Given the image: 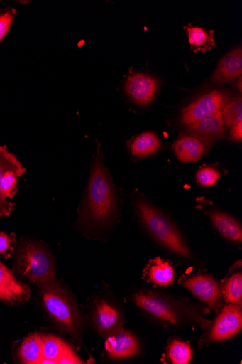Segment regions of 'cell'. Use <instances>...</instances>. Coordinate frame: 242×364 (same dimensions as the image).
Segmentation results:
<instances>
[{
	"mask_svg": "<svg viewBox=\"0 0 242 364\" xmlns=\"http://www.w3.org/2000/svg\"><path fill=\"white\" fill-rule=\"evenodd\" d=\"M133 301L148 318L167 330L194 326L205 332L213 321L206 318L210 313L207 306L153 289L136 291L133 295Z\"/></svg>",
	"mask_w": 242,
	"mask_h": 364,
	"instance_id": "obj_1",
	"label": "cell"
},
{
	"mask_svg": "<svg viewBox=\"0 0 242 364\" xmlns=\"http://www.w3.org/2000/svg\"><path fill=\"white\" fill-rule=\"evenodd\" d=\"M134 209L138 219L149 236L165 251L185 261L194 260V255L181 231L163 211L146 198L137 197Z\"/></svg>",
	"mask_w": 242,
	"mask_h": 364,
	"instance_id": "obj_2",
	"label": "cell"
},
{
	"mask_svg": "<svg viewBox=\"0 0 242 364\" xmlns=\"http://www.w3.org/2000/svg\"><path fill=\"white\" fill-rule=\"evenodd\" d=\"M116 209V189L98 146L88 186L86 214L94 225L105 227L115 218Z\"/></svg>",
	"mask_w": 242,
	"mask_h": 364,
	"instance_id": "obj_3",
	"label": "cell"
},
{
	"mask_svg": "<svg viewBox=\"0 0 242 364\" xmlns=\"http://www.w3.org/2000/svg\"><path fill=\"white\" fill-rule=\"evenodd\" d=\"M41 292L44 306L53 319L65 332L79 337L82 320L70 296L55 280L41 286Z\"/></svg>",
	"mask_w": 242,
	"mask_h": 364,
	"instance_id": "obj_4",
	"label": "cell"
},
{
	"mask_svg": "<svg viewBox=\"0 0 242 364\" xmlns=\"http://www.w3.org/2000/svg\"><path fill=\"white\" fill-rule=\"evenodd\" d=\"M15 267L20 276L40 287L55 280L52 255L45 247L33 242L21 244Z\"/></svg>",
	"mask_w": 242,
	"mask_h": 364,
	"instance_id": "obj_5",
	"label": "cell"
},
{
	"mask_svg": "<svg viewBox=\"0 0 242 364\" xmlns=\"http://www.w3.org/2000/svg\"><path fill=\"white\" fill-rule=\"evenodd\" d=\"M216 318L199 338V349L214 343L229 341L236 336L242 328V308L228 304L216 314Z\"/></svg>",
	"mask_w": 242,
	"mask_h": 364,
	"instance_id": "obj_6",
	"label": "cell"
},
{
	"mask_svg": "<svg viewBox=\"0 0 242 364\" xmlns=\"http://www.w3.org/2000/svg\"><path fill=\"white\" fill-rule=\"evenodd\" d=\"M180 282L210 311L217 314L224 307L226 301L222 286L213 276L207 274L184 276Z\"/></svg>",
	"mask_w": 242,
	"mask_h": 364,
	"instance_id": "obj_7",
	"label": "cell"
},
{
	"mask_svg": "<svg viewBox=\"0 0 242 364\" xmlns=\"http://www.w3.org/2000/svg\"><path fill=\"white\" fill-rule=\"evenodd\" d=\"M229 101V95L224 91L204 94L182 110L181 121L186 126L192 124L221 112Z\"/></svg>",
	"mask_w": 242,
	"mask_h": 364,
	"instance_id": "obj_8",
	"label": "cell"
},
{
	"mask_svg": "<svg viewBox=\"0 0 242 364\" xmlns=\"http://www.w3.org/2000/svg\"><path fill=\"white\" fill-rule=\"evenodd\" d=\"M105 348L111 359L119 360L139 355L141 344L129 331L119 328L108 336Z\"/></svg>",
	"mask_w": 242,
	"mask_h": 364,
	"instance_id": "obj_9",
	"label": "cell"
},
{
	"mask_svg": "<svg viewBox=\"0 0 242 364\" xmlns=\"http://www.w3.org/2000/svg\"><path fill=\"white\" fill-rule=\"evenodd\" d=\"M124 89L133 103L147 106L153 101L158 90V82L148 75L133 73L128 77Z\"/></svg>",
	"mask_w": 242,
	"mask_h": 364,
	"instance_id": "obj_10",
	"label": "cell"
},
{
	"mask_svg": "<svg viewBox=\"0 0 242 364\" xmlns=\"http://www.w3.org/2000/svg\"><path fill=\"white\" fill-rule=\"evenodd\" d=\"M31 290L26 284L16 279L11 271L0 262V301L10 306L26 303Z\"/></svg>",
	"mask_w": 242,
	"mask_h": 364,
	"instance_id": "obj_11",
	"label": "cell"
},
{
	"mask_svg": "<svg viewBox=\"0 0 242 364\" xmlns=\"http://www.w3.org/2000/svg\"><path fill=\"white\" fill-rule=\"evenodd\" d=\"M191 136L202 142H213L222 139L226 135V125L221 112L186 126Z\"/></svg>",
	"mask_w": 242,
	"mask_h": 364,
	"instance_id": "obj_12",
	"label": "cell"
},
{
	"mask_svg": "<svg viewBox=\"0 0 242 364\" xmlns=\"http://www.w3.org/2000/svg\"><path fill=\"white\" fill-rule=\"evenodd\" d=\"M92 321L98 332L107 336L122 325L119 311L105 300H98L95 302Z\"/></svg>",
	"mask_w": 242,
	"mask_h": 364,
	"instance_id": "obj_13",
	"label": "cell"
},
{
	"mask_svg": "<svg viewBox=\"0 0 242 364\" xmlns=\"http://www.w3.org/2000/svg\"><path fill=\"white\" fill-rule=\"evenodd\" d=\"M206 214L224 239L236 244H241L242 228L238 220L216 208L207 210Z\"/></svg>",
	"mask_w": 242,
	"mask_h": 364,
	"instance_id": "obj_14",
	"label": "cell"
},
{
	"mask_svg": "<svg viewBox=\"0 0 242 364\" xmlns=\"http://www.w3.org/2000/svg\"><path fill=\"white\" fill-rule=\"evenodd\" d=\"M242 73V50L237 47L229 52L218 64L212 81L226 83L241 77Z\"/></svg>",
	"mask_w": 242,
	"mask_h": 364,
	"instance_id": "obj_15",
	"label": "cell"
},
{
	"mask_svg": "<svg viewBox=\"0 0 242 364\" xmlns=\"http://www.w3.org/2000/svg\"><path fill=\"white\" fill-rule=\"evenodd\" d=\"M145 279L160 287H168L175 282L176 272L172 264L160 257H155L145 271Z\"/></svg>",
	"mask_w": 242,
	"mask_h": 364,
	"instance_id": "obj_16",
	"label": "cell"
},
{
	"mask_svg": "<svg viewBox=\"0 0 242 364\" xmlns=\"http://www.w3.org/2000/svg\"><path fill=\"white\" fill-rule=\"evenodd\" d=\"M177 159L183 163H191L199 161L205 152L204 144L192 136L180 137L172 146Z\"/></svg>",
	"mask_w": 242,
	"mask_h": 364,
	"instance_id": "obj_17",
	"label": "cell"
},
{
	"mask_svg": "<svg viewBox=\"0 0 242 364\" xmlns=\"http://www.w3.org/2000/svg\"><path fill=\"white\" fill-rule=\"evenodd\" d=\"M22 166L18 158L8 151L7 147L0 146V218L11 215L15 204L6 198L1 192L3 178L9 171Z\"/></svg>",
	"mask_w": 242,
	"mask_h": 364,
	"instance_id": "obj_18",
	"label": "cell"
},
{
	"mask_svg": "<svg viewBox=\"0 0 242 364\" xmlns=\"http://www.w3.org/2000/svg\"><path fill=\"white\" fill-rule=\"evenodd\" d=\"M161 146V141L157 135L145 132L133 139L131 154L137 158H146L158 151Z\"/></svg>",
	"mask_w": 242,
	"mask_h": 364,
	"instance_id": "obj_19",
	"label": "cell"
},
{
	"mask_svg": "<svg viewBox=\"0 0 242 364\" xmlns=\"http://www.w3.org/2000/svg\"><path fill=\"white\" fill-rule=\"evenodd\" d=\"M18 358L23 363H40L43 360V336L35 333L27 337L18 349Z\"/></svg>",
	"mask_w": 242,
	"mask_h": 364,
	"instance_id": "obj_20",
	"label": "cell"
},
{
	"mask_svg": "<svg viewBox=\"0 0 242 364\" xmlns=\"http://www.w3.org/2000/svg\"><path fill=\"white\" fill-rule=\"evenodd\" d=\"M167 355L172 363L189 364L193 358V350L187 342L174 339L167 346Z\"/></svg>",
	"mask_w": 242,
	"mask_h": 364,
	"instance_id": "obj_21",
	"label": "cell"
},
{
	"mask_svg": "<svg viewBox=\"0 0 242 364\" xmlns=\"http://www.w3.org/2000/svg\"><path fill=\"white\" fill-rule=\"evenodd\" d=\"M224 299L228 304L242 306V273L241 271L229 276L222 287Z\"/></svg>",
	"mask_w": 242,
	"mask_h": 364,
	"instance_id": "obj_22",
	"label": "cell"
},
{
	"mask_svg": "<svg viewBox=\"0 0 242 364\" xmlns=\"http://www.w3.org/2000/svg\"><path fill=\"white\" fill-rule=\"evenodd\" d=\"M67 347V345L55 336H43V360L40 363H57Z\"/></svg>",
	"mask_w": 242,
	"mask_h": 364,
	"instance_id": "obj_23",
	"label": "cell"
},
{
	"mask_svg": "<svg viewBox=\"0 0 242 364\" xmlns=\"http://www.w3.org/2000/svg\"><path fill=\"white\" fill-rule=\"evenodd\" d=\"M223 119L226 127H231L242 122L241 97H237L229 102L221 111Z\"/></svg>",
	"mask_w": 242,
	"mask_h": 364,
	"instance_id": "obj_24",
	"label": "cell"
},
{
	"mask_svg": "<svg viewBox=\"0 0 242 364\" xmlns=\"http://www.w3.org/2000/svg\"><path fill=\"white\" fill-rule=\"evenodd\" d=\"M220 172L211 167L200 169L196 174L197 182L204 187H211L216 185L221 178Z\"/></svg>",
	"mask_w": 242,
	"mask_h": 364,
	"instance_id": "obj_25",
	"label": "cell"
},
{
	"mask_svg": "<svg viewBox=\"0 0 242 364\" xmlns=\"http://www.w3.org/2000/svg\"><path fill=\"white\" fill-rule=\"evenodd\" d=\"M16 11L13 9H7L0 11V43L8 34L15 19Z\"/></svg>",
	"mask_w": 242,
	"mask_h": 364,
	"instance_id": "obj_26",
	"label": "cell"
},
{
	"mask_svg": "<svg viewBox=\"0 0 242 364\" xmlns=\"http://www.w3.org/2000/svg\"><path fill=\"white\" fill-rule=\"evenodd\" d=\"M188 37L189 43L194 46H203L209 40L207 32L199 27H190L188 29Z\"/></svg>",
	"mask_w": 242,
	"mask_h": 364,
	"instance_id": "obj_27",
	"label": "cell"
},
{
	"mask_svg": "<svg viewBox=\"0 0 242 364\" xmlns=\"http://www.w3.org/2000/svg\"><path fill=\"white\" fill-rule=\"evenodd\" d=\"M57 363H84L82 360H81L77 355L75 353V351L70 348L67 347L62 356L57 360Z\"/></svg>",
	"mask_w": 242,
	"mask_h": 364,
	"instance_id": "obj_28",
	"label": "cell"
},
{
	"mask_svg": "<svg viewBox=\"0 0 242 364\" xmlns=\"http://www.w3.org/2000/svg\"><path fill=\"white\" fill-rule=\"evenodd\" d=\"M13 240L12 236L0 232V255H7L12 250Z\"/></svg>",
	"mask_w": 242,
	"mask_h": 364,
	"instance_id": "obj_29",
	"label": "cell"
},
{
	"mask_svg": "<svg viewBox=\"0 0 242 364\" xmlns=\"http://www.w3.org/2000/svg\"><path fill=\"white\" fill-rule=\"evenodd\" d=\"M230 140L234 142L241 141L242 139V122H238L231 127Z\"/></svg>",
	"mask_w": 242,
	"mask_h": 364,
	"instance_id": "obj_30",
	"label": "cell"
},
{
	"mask_svg": "<svg viewBox=\"0 0 242 364\" xmlns=\"http://www.w3.org/2000/svg\"><path fill=\"white\" fill-rule=\"evenodd\" d=\"M239 90L241 91V77H239Z\"/></svg>",
	"mask_w": 242,
	"mask_h": 364,
	"instance_id": "obj_31",
	"label": "cell"
}]
</instances>
